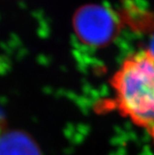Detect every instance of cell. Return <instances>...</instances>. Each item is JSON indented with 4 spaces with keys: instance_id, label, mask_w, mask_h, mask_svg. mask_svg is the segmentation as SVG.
<instances>
[{
    "instance_id": "cell-1",
    "label": "cell",
    "mask_w": 154,
    "mask_h": 155,
    "mask_svg": "<svg viewBox=\"0 0 154 155\" xmlns=\"http://www.w3.org/2000/svg\"><path fill=\"white\" fill-rule=\"evenodd\" d=\"M101 110H113L154 144V53L126 56L110 79V97Z\"/></svg>"
}]
</instances>
